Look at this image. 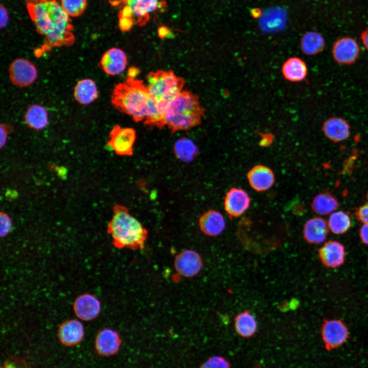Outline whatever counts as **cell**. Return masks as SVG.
<instances>
[{
	"mask_svg": "<svg viewBox=\"0 0 368 368\" xmlns=\"http://www.w3.org/2000/svg\"><path fill=\"white\" fill-rule=\"evenodd\" d=\"M325 42L323 37L319 33L311 31L305 34L301 40L302 52L307 55H315L324 49Z\"/></svg>",
	"mask_w": 368,
	"mask_h": 368,
	"instance_id": "cell-26",
	"label": "cell"
},
{
	"mask_svg": "<svg viewBox=\"0 0 368 368\" xmlns=\"http://www.w3.org/2000/svg\"><path fill=\"white\" fill-rule=\"evenodd\" d=\"M107 233L117 248L142 249L148 237V232L142 223L121 204H115L112 218L107 225Z\"/></svg>",
	"mask_w": 368,
	"mask_h": 368,
	"instance_id": "cell-3",
	"label": "cell"
},
{
	"mask_svg": "<svg viewBox=\"0 0 368 368\" xmlns=\"http://www.w3.org/2000/svg\"><path fill=\"white\" fill-rule=\"evenodd\" d=\"M328 225L333 233L342 234L346 233L351 227V219L345 212H334L331 215L329 219Z\"/></svg>",
	"mask_w": 368,
	"mask_h": 368,
	"instance_id": "cell-29",
	"label": "cell"
},
{
	"mask_svg": "<svg viewBox=\"0 0 368 368\" xmlns=\"http://www.w3.org/2000/svg\"><path fill=\"white\" fill-rule=\"evenodd\" d=\"M202 265L200 255L191 249H186L179 252L176 256L174 262L176 271L186 278L196 275L200 271Z\"/></svg>",
	"mask_w": 368,
	"mask_h": 368,
	"instance_id": "cell-8",
	"label": "cell"
},
{
	"mask_svg": "<svg viewBox=\"0 0 368 368\" xmlns=\"http://www.w3.org/2000/svg\"><path fill=\"white\" fill-rule=\"evenodd\" d=\"M37 32L44 39L42 54L49 49L70 47L75 41L70 16L56 0H25Z\"/></svg>",
	"mask_w": 368,
	"mask_h": 368,
	"instance_id": "cell-1",
	"label": "cell"
},
{
	"mask_svg": "<svg viewBox=\"0 0 368 368\" xmlns=\"http://www.w3.org/2000/svg\"><path fill=\"white\" fill-rule=\"evenodd\" d=\"M84 336V329L82 323L76 319H68L63 322L58 330V337L60 342L66 346L78 344Z\"/></svg>",
	"mask_w": 368,
	"mask_h": 368,
	"instance_id": "cell-14",
	"label": "cell"
},
{
	"mask_svg": "<svg viewBox=\"0 0 368 368\" xmlns=\"http://www.w3.org/2000/svg\"><path fill=\"white\" fill-rule=\"evenodd\" d=\"M339 202L334 195L329 192L320 193L313 199L311 206L312 210L320 215H327L336 210Z\"/></svg>",
	"mask_w": 368,
	"mask_h": 368,
	"instance_id": "cell-28",
	"label": "cell"
},
{
	"mask_svg": "<svg viewBox=\"0 0 368 368\" xmlns=\"http://www.w3.org/2000/svg\"><path fill=\"white\" fill-rule=\"evenodd\" d=\"M260 142L262 146H266L270 145L273 140V136L270 134H264Z\"/></svg>",
	"mask_w": 368,
	"mask_h": 368,
	"instance_id": "cell-38",
	"label": "cell"
},
{
	"mask_svg": "<svg viewBox=\"0 0 368 368\" xmlns=\"http://www.w3.org/2000/svg\"><path fill=\"white\" fill-rule=\"evenodd\" d=\"M0 234L3 237L6 236L11 231L12 222L9 216L5 213L1 212L0 215Z\"/></svg>",
	"mask_w": 368,
	"mask_h": 368,
	"instance_id": "cell-32",
	"label": "cell"
},
{
	"mask_svg": "<svg viewBox=\"0 0 368 368\" xmlns=\"http://www.w3.org/2000/svg\"><path fill=\"white\" fill-rule=\"evenodd\" d=\"M74 96L81 104L87 105L92 103L98 97L96 83L90 79L78 81L74 88Z\"/></svg>",
	"mask_w": 368,
	"mask_h": 368,
	"instance_id": "cell-21",
	"label": "cell"
},
{
	"mask_svg": "<svg viewBox=\"0 0 368 368\" xmlns=\"http://www.w3.org/2000/svg\"><path fill=\"white\" fill-rule=\"evenodd\" d=\"M119 28L122 31H128L133 26V21L132 18L125 17H119Z\"/></svg>",
	"mask_w": 368,
	"mask_h": 368,
	"instance_id": "cell-35",
	"label": "cell"
},
{
	"mask_svg": "<svg viewBox=\"0 0 368 368\" xmlns=\"http://www.w3.org/2000/svg\"><path fill=\"white\" fill-rule=\"evenodd\" d=\"M359 233L362 241L368 245V224H364L361 227Z\"/></svg>",
	"mask_w": 368,
	"mask_h": 368,
	"instance_id": "cell-37",
	"label": "cell"
},
{
	"mask_svg": "<svg viewBox=\"0 0 368 368\" xmlns=\"http://www.w3.org/2000/svg\"><path fill=\"white\" fill-rule=\"evenodd\" d=\"M9 74L12 83L20 87L31 85L36 80L38 71L35 65L30 60L18 58L10 65Z\"/></svg>",
	"mask_w": 368,
	"mask_h": 368,
	"instance_id": "cell-7",
	"label": "cell"
},
{
	"mask_svg": "<svg viewBox=\"0 0 368 368\" xmlns=\"http://www.w3.org/2000/svg\"><path fill=\"white\" fill-rule=\"evenodd\" d=\"M126 3L132 15L137 17V22L139 25L141 19H142V25L144 24V19L147 20L149 14L156 10L159 4L158 0H126Z\"/></svg>",
	"mask_w": 368,
	"mask_h": 368,
	"instance_id": "cell-25",
	"label": "cell"
},
{
	"mask_svg": "<svg viewBox=\"0 0 368 368\" xmlns=\"http://www.w3.org/2000/svg\"><path fill=\"white\" fill-rule=\"evenodd\" d=\"M361 38L364 45L368 51V28L362 32L361 35Z\"/></svg>",
	"mask_w": 368,
	"mask_h": 368,
	"instance_id": "cell-40",
	"label": "cell"
},
{
	"mask_svg": "<svg viewBox=\"0 0 368 368\" xmlns=\"http://www.w3.org/2000/svg\"><path fill=\"white\" fill-rule=\"evenodd\" d=\"M25 120L27 125L35 130L45 128L49 123V116L47 109L38 104L31 105L25 114Z\"/></svg>",
	"mask_w": 368,
	"mask_h": 368,
	"instance_id": "cell-24",
	"label": "cell"
},
{
	"mask_svg": "<svg viewBox=\"0 0 368 368\" xmlns=\"http://www.w3.org/2000/svg\"><path fill=\"white\" fill-rule=\"evenodd\" d=\"M250 202V197L245 191L232 188L225 197L224 209L230 217H238L248 209Z\"/></svg>",
	"mask_w": 368,
	"mask_h": 368,
	"instance_id": "cell-12",
	"label": "cell"
},
{
	"mask_svg": "<svg viewBox=\"0 0 368 368\" xmlns=\"http://www.w3.org/2000/svg\"><path fill=\"white\" fill-rule=\"evenodd\" d=\"M357 218L359 221L368 224V204L367 203L358 208L355 212Z\"/></svg>",
	"mask_w": 368,
	"mask_h": 368,
	"instance_id": "cell-33",
	"label": "cell"
},
{
	"mask_svg": "<svg viewBox=\"0 0 368 368\" xmlns=\"http://www.w3.org/2000/svg\"><path fill=\"white\" fill-rule=\"evenodd\" d=\"M112 106L131 117L135 122H143L149 127L161 129L166 126L164 115L151 100L143 81L128 78L117 84L111 96Z\"/></svg>",
	"mask_w": 368,
	"mask_h": 368,
	"instance_id": "cell-2",
	"label": "cell"
},
{
	"mask_svg": "<svg viewBox=\"0 0 368 368\" xmlns=\"http://www.w3.org/2000/svg\"><path fill=\"white\" fill-rule=\"evenodd\" d=\"M0 26L1 28L3 29L7 26L8 22L9 16L7 9L2 4H1L0 6Z\"/></svg>",
	"mask_w": 368,
	"mask_h": 368,
	"instance_id": "cell-36",
	"label": "cell"
},
{
	"mask_svg": "<svg viewBox=\"0 0 368 368\" xmlns=\"http://www.w3.org/2000/svg\"><path fill=\"white\" fill-rule=\"evenodd\" d=\"M323 131L331 141L337 143L347 140L350 134V127L344 119L339 117H332L323 124Z\"/></svg>",
	"mask_w": 368,
	"mask_h": 368,
	"instance_id": "cell-20",
	"label": "cell"
},
{
	"mask_svg": "<svg viewBox=\"0 0 368 368\" xmlns=\"http://www.w3.org/2000/svg\"><path fill=\"white\" fill-rule=\"evenodd\" d=\"M306 63L301 58L293 57L287 59L282 66V71L284 78L291 82L303 80L307 75Z\"/></svg>",
	"mask_w": 368,
	"mask_h": 368,
	"instance_id": "cell-22",
	"label": "cell"
},
{
	"mask_svg": "<svg viewBox=\"0 0 368 368\" xmlns=\"http://www.w3.org/2000/svg\"><path fill=\"white\" fill-rule=\"evenodd\" d=\"M247 176L251 187L258 192L269 189L275 181L274 175L271 169L262 165L254 166L247 173Z\"/></svg>",
	"mask_w": 368,
	"mask_h": 368,
	"instance_id": "cell-16",
	"label": "cell"
},
{
	"mask_svg": "<svg viewBox=\"0 0 368 368\" xmlns=\"http://www.w3.org/2000/svg\"><path fill=\"white\" fill-rule=\"evenodd\" d=\"M60 5L70 17H78L82 15L86 9L87 0H60Z\"/></svg>",
	"mask_w": 368,
	"mask_h": 368,
	"instance_id": "cell-30",
	"label": "cell"
},
{
	"mask_svg": "<svg viewBox=\"0 0 368 368\" xmlns=\"http://www.w3.org/2000/svg\"><path fill=\"white\" fill-rule=\"evenodd\" d=\"M360 54V49L357 41L349 37H344L337 40L332 49L334 60L341 64H351L356 61Z\"/></svg>",
	"mask_w": 368,
	"mask_h": 368,
	"instance_id": "cell-9",
	"label": "cell"
},
{
	"mask_svg": "<svg viewBox=\"0 0 368 368\" xmlns=\"http://www.w3.org/2000/svg\"><path fill=\"white\" fill-rule=\"evenodd\" d=\"M127 64V57L121 49L112 48L102 55L99 66L107 74L116 76L123 72Z\"/></svg>",
	"mask_w": 368,
	"mask_h": 368,
	"instance_id": "cell-11",
	"label": "cell"
},
{
	"mask_svg": "<svg viewBox=\"0 0 368 368\" xmlns=\"http://www.w3.org/2000/svg\"><path fill=\"white\" fill-rule=\"evenodd\" d=\"M168 29L164 27H162L158 30V34L160 38H164L168 34Z\"/></svg>",
	"mask_w": 368,
	"mask_h": 368,
	"instance_id": "cell-41",
	"label": "cell"
},
{
	"mask_svg": "<svg viewBox=\"0 0 368 368\" xmlns=\"http://www.w3.org/2000/svg\"><path fill=\"white\" fill-rule=\"evenodd\" d=\"M201 231L205 235L215 237L221 234L225 228V221L219 212L211 210L204 213L199 218Z\"/></svg>",
	"mask_w": 368,
	"mask_h": 368,
	"instance_id": "cell-18",
	"label": "cell"
},
{
	"mask_svg": "<svg viewBox=\"0 0 368 368\" xmlns=\"http://www.w3.org/2000/svg\"><path fill=\"white\" fill-rule=\"evenodd\" d=\"M139 73L140 71L138 68L135 67H131L128 71L127 77L130 78H135Z\"/></svg>",
	"mask_w": 368,
	"mask_h": 368,
	"instance_id": "cell-39",
	"label": "cell"
},
{
	"mask_svg": "<svg viewBox=\"0 0 368 368\" xmlns=\"http://www.w3.org/2000/svg\"><path fill=\"white\" fill-rule=\"evenodd\" d=\"M148 90L151 100L163 114L172 100L182 90L185 81L172 71L158 70L146 77Z\"/></svg>",
	"mask_w": 368,
	"mask_h": 368,
	"instance_id": "cell-5",
	"label": "cell"
},
{
	"mask_svg": "<svg viewBox=\"0 0 368 368\" xmlns=\"http://www.w3.org/2000/svg\"><path fill=\"white\" fill-rule=\"evenodd\" d=\"M136 139L133 128L116 125L110 131L107 146L118 155L130 156L133 153Z\"/></svg>",
	"mask_w": 368,
	"mask_h": 368,
	"instance_id": "cell-6",
	"label": "cell"
},
{
	"mask_svg": "<svg viewBox=\"0 0 368 368\" xmlns=\"http://www.w3.org/2000/svg\"><path fill=\"white\" fill-rule=\"evenodd\" d=\"M318 256L323 264L327 267L336 268L344 262V246L335 241L326 242L318 250Z\"/></svg>",
	"mask_w": 368,
	"mask_h": 368,
	"instance_id": "cell-17",
	"label": "cell"
},
{
	"mask_svg": "<svg viewBox=\"0 0 368 368\" xmlns=\"http://www.w3.org/2000/svg\"><path fill=\"white\" fill-rule=\"evenodd\" d=\"M234 326L236 332L244 338L252 336L256 333L258 323L255 316L248 311L241 312L235 317Z\"/></svg>",
	"mask_w": 368,
	"mask_h": 368,
	"instance_id": "cell-23",
	"label": "cell"
},
{
	"mask_svg": "<svg viewBox=\"0 0 368 368\" xmlns=\"http://www.w3.org/2000/svg\"><path fill=\"white\" fill-rule=\"evenodd\" d=\"M0 129H1V141H0V146L1 148H3V147L5 145L7 138L8 135L10 132V131L12 130V128L11 126H9L8 125L5 124V123H2L0 126Z\"/></svg>",
	"mask_w": 368,
	"mask_h": 368,
	"instance_id": "cell-34",
	"label": "cell"
},
{
	"mask_svg": "<svg viewBox=\"0 0 368 368\" xmlns=\"http://www.w3.org/2000/svg\"><path fill=\"white\" fill-rule=\"evenodd\" d=\"M204 111L197 95L189 90H182L165 112L166 126L172 132L190 129L200 125Z\"/></svg>",
	"mask_w": 368,
	"mask_h": 368,
	"instance_id": "cell-4",
	"label": "cell"
},
{
	"mask_svg": "<svg viewBox=\"0 0 368 368\" xmlns=\"http://www.w3.org/2000/svg\"><path fill=\"white\" fill-rule=\"evenodd\" d=\"M200 368H230V363L221 356H214L209 358Z\"/></svg>",
	"mask_w": 368,
	"mask_h": 368,
	"instance_id": "cell-31",
	"label": "cell"
},
{
	"mask_svg": "<svg viewBox=\"0 0 368 368\" xmlns=\"http://www.w3.org/2000/svg\"><path fill=\"white\" fill-rule=\"evenodd\" d=\"M366 198H367V202L366 203L368 204V192L367 193Z\"/></svg>",
	"mask_w": 368,
	"mask_h": 368,
	"instance_id": "cell-42",
	"label": "cell"
},
{
	"mask_svg": "<svg viewBox=\"0 0 368 368\" xmlns=\"http://www.w3.org/2000/svg\"><path fill=\"white\" fill-rule=\"evenodd\" d=\"M95 343V349L99 355L110 356L118 352L121 340L116 331L105 328L97 334Z\"/></svg>",
	"mask_w": 368,
	"mask_h": 368,
	"instance_id": "cell-15",
	"label": "cell"
},
{
	"mask_svg": "<svg viewBox=\"0 0 368 368\" xmlns=\"http://www.w3.org/2000/svg\"><path fill=\"white\" fill-rule=\"evenodd\" d=\"M173 151L177 158L187 163L192 161L198 152V148L195 143L186 137H181L175 142Z\"/></svg>",
	"mask_w": 368,
	"mask_h": 368,
	"instance_id": "cell-27",
	"label": "cell"
},
{
	"mask_svg": "<svg viewBox=\"0 0 368 368\" xmlns=\"http://www.w3.org/2000/svg\"><path fill=\"white\" fill-rule=\"evenodd\" d=\"M73 311L80 320L90 321L95 319L101 310L100 301L90 293H83L79 295L74 301Z\"/></svg>",
	"mask_w": 368,
	"mask_h": 368,
	"instance_id": "cell-10",
	"label": "cell"
},
{
	"mask_svg": "<svg viewBox=\"0 0 368 368\" xmlns=\"http://www.w3.org/2000/svg\"><path fill=\"white\" fill-rule=\"evenodd\" d=\"M329 232L327 221L320 217H313L306 221L303 228L305 239L311 244H320L326 239Z\"/></svg>",
	"mask_w": 368,
	"mask_h": 368,
	"instance_id": "cell-19",
	"label": "cell"
},
{
	"mask_svg": "<svg viewBox=\"0 0 368 368\" xmlns=\"http://www.w3.org/2000/svg\"><path fill=\"white\" fill-rule=\"evenodd\" d=\"M321 334L327 347L335 348L345 342L348 337V331L346 325L340 320H326L323 325Z\"/></svg>",
	"mask_w": 368,
	"mask_h": 368,
	"instance_id": "cell-13",
	"label": "cell"
}]
</instances>
